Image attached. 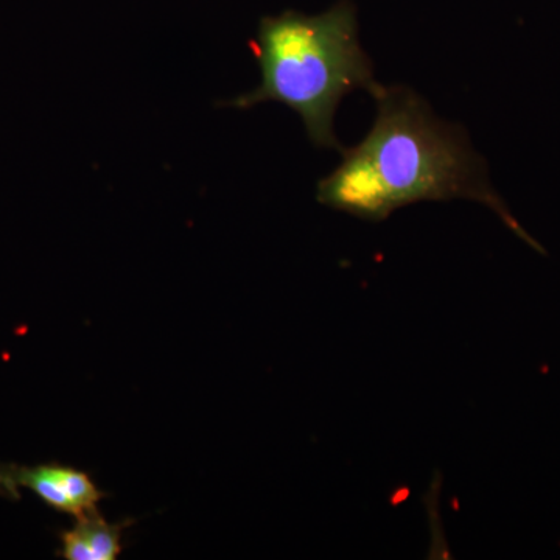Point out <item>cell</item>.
<instances>
[{
	"label": "cell",
	"mask_w": 560,
	"mask_h": 560,
	"mask_svg": "<svg viewBox=\"0 0 560 560\" xmlns=\"http://www.w3.org/2000/svg\"><path fill=\"white\" fill-rule=\"evenodd\" d=\"M374 124L341 164L316 187V200L357 219L383 221L423 201L470 200L500 217L530 248L547 254L523 230L489 180L488 165L459 125L434 116L418 92L381 86L372 95Z\"/></svg>",
	"instance_id": "6da1fadb"
},
{
	"label": "cell",
	"mask_w": 560,
	"mask_h": 560,
	"mask_svg": "<svg viewBox=\"0 0 560 560\" xmlns=\"http://www.w3.org/2000/svg\"><path fill=\"white\" fill-rule=\"evenodd\" d=\"M250 47L260 84L226 106L249 109L267 102L289 106L301 117L313 145L342 153L345 147L335 135L341 102L355 91L374 95L382 86L360 44L355 5L340 0L319 14L289 10L261 18Z\"/></svg>",
	"instance_id": "7a4b0ae2"
},
{
	"label": "cell",
	"mask_w": 560,
	"mask_h": 560,
	"mask_svg": "<svg viewBox=\"0 0 560 560\" xmlns=\"http://www.w3.org/2000/svg\"><path fill=\"white\" fill-rule=\"evenodd\" d=\"M28 489L47 506L79 518L97 511L106 493L95 486L90 474L62 464L18 466L0 464V495L20 499V490Z\"/></svg>",
	"instance_id": "3957f363"
},
{
	"label": "cell",
	"mask_w": 560,
	"mask_h": 560,
	"mask_svg": "<svg viewBox=\"0 0 560 560\" xmlns=\"http://www.w3.org/2000/svg\"><path fill=\"white\" fill-rule=\"evenodd\" d=\"M75 526L60 533L58 556L68 560H114L119 558L121 533L132 521L109 523L101 512L92 511L75 518Z\"/></svg>",
	"instance_id": "277c9868"
}]
</instances>
